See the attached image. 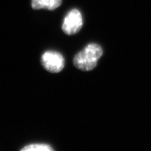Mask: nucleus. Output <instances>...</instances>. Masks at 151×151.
<instances>
[{"mask_svg":"<svg viewBox=\"0 0 151 151\" xmlns=\"http://www.w3.org/2000/svg\"><path fill=\"white\" fill-rule=\"evenodd\" d=\"M83 17L78 9H72L64 19L62 31L67 35H73L78 33L83 27Z\"/></svg>","mask_w":151,"mask_h":151,"instance_id":"obj_3","label":"nucleus"},{"mask_svg":"<svg viewBox=\"0 0 151 151\" xmlns=\"http://www.w3.org/2000/svg\"><path fill=\"white\" fill-rule=\"evenodd\" d=\"M41 64L49 72L58 73L64 69L65 61L64 57L60 52L48 50L41 56Z\"/></svg>","mask_w":151,"mask_h":151,"instance_id":"obj_2","label":"nucleus"},{"mask_svg":"<svg viewBox=\"0 0 151 151\" xmlns=\"http://www.w3.org/2000/svg\"><path fill=\"white\" fill-rule=\"evenodd\" d=\"M103 53V49L99 44L90 43L74 56L73 65L81 71H91L97 67L98 60Z\"/></svg>","mask_w":151,"mask_h":151,"instance_id":"obj_1","label":"nucleus"},{"mask_svg":"<svg viewBox=\"0 0 151 151\" xmlns=\"http://www.w3.org/2000/svg\"><path fill=\"white\" fill-rule=\"evenodd\" d=\"M62 0H32V7L34 9H46L55 10L60 6Z\"/></svg>","mask_w":151,"mask_h":151,"instance_id":"obj_4","label":"nucleus"},{"mask_svg":"<svg viewBox=\"0 0 151 151\" xmlns=\"http://www.w3.org/2000/svg\"><path fill=\"white\" fill-rule=\"evenodd\" d=\"M22 151H53V148L48 144L44 143H34V144L27 145L23 148Z\"/></svg>","mask_w":151,"mask_h":151,"instance_id":"obj_5","label":"nucleus"}]
</instances>
